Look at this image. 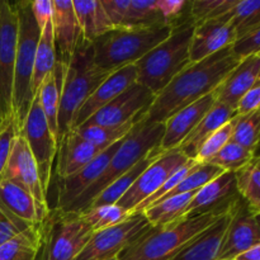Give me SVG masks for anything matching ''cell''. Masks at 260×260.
<instances>
[{
	"instance_id": "1",
	"label": "cell",
	"mask_w": 260,
	"mask_h": 260,
	"mask_svg": "<svg viewBox=\"0 0 260 260\" xmlns=\"http://www.w3.org/2000/svg\"><path fill=\"white\" fill-rule=\"evenodd\" d=\"M240 61L230 46L200 62L190 63L155 96L142 118L150 123H165L180 109L213 93Z\"/></svg>"
},
{
	"instance_id": "2",
	"label": "cell",
	"mask_w": 260,
	"mask_h": 260,
	"mask_svg": "<svg viewBox=\"0 0 260 260\" xmlns=\"http://www.w3.org/2000/svg\"><path fill=\"white\" fill-rule=\"evenodd\" d=\"M112 74V71L98 68L94 63L93 43L80 37L63 74L57 116V146L61 139L73 128L74 118L79 109Z\"/></svg>"
},
{
	"instance_id": "3",
	"label": "cell",
	"mask_w": 260,
	"mask_h": 260,
	"mask_svg": "<svg viewBox=\"0 0 260 260\" xmlns=\"http://www.w3.org/2000/svg\"><path fill=\"white\" fill-rule=\"evenodd\" d=\"M164 123H150L144 118L140 119L128 135L122 139L121 145L113 154L103 174L66 210V212L81 213L88 210L91 202L109 184L132 169L151 150L160 146L164 136Z\"/></svg>"
},
{
	"instance_id": "4",
	"label": "cell",
	"mask_w": 260,
	"mask_h": 260,
	"mask_svg": "<svg viewBox=\"0 0 260 260\" xmlns=\"http://www.w3.org/2000/svg\"><path fill=\"white\" fill-rule=\"evenodd\" d=\"M194 32L192 20L175 25L172 35L135 63L136 83L155 95L190 65V41Z\"/></svg>"
},
{
	"instance_id": "5",
	"label": "cell",
	"mask_w": 260,
	"mask_h": 260,
	"mask_svg": "<svg viewBox=\"0 0 260 260\" xmlns=\"http://www.w3.org/2000/svg\"><path fill=\"white\" fill-rule=\"evenodd\" d=\"M174 27L164 23L147 28H114L93 42L94 63L112 73L135 65L167 40Z\"/></svg>"
},
{
	"instance_id": "6",
	"label": "cell",
	"mask_w": 260,
	"mask_h": 260,
	"mask_svg": "<svg viewBox=\"0 0 260 260\" xmlns=\"http://www.w3.org/2000/svg\"><path fill=\"white\" fill-rule=\"evenodd\" d=\"M220 216H184L169 225L154 228L124 249L118 260H173L194 236Z\"/></svg>"
},
{
	"instance_id": "7",
	"label": "cell",
	"mask_w": 260,
	"mask_h": 260,
	"mask_svg": "<svg viewBox=\"0 0 260 260\" xmlns=\"http://www.w3.org/2000/svg\"><path fill=\"white\" fill-rule=\"evenodd\" d=\"M15 5L18 13V43L13 80L12 118L20 129L35 98L32 76L36 51L42 30L33 17L30 2H19Z\"/></svg>"
},
{
	"instance_id": "8",
	"label": "cell",
	"mask_w": 260,
	"mask_h": 260,
	"mask_svg": "<svg viewBox=\"0 0 260 260\" xmlns=\"http://www.w3.org/2000/svg\"><path fill=\"white\" fill-rule=\"evenodd\" d=\"M47 221L41 260H75L94 234L80 213L53 210Z\"/></svg>"
},
{
	"instance_id": "9",
	"label": "cell",
	"mask_w": 260,
	"mask_h": 260,
	"mask_svg": "<svg viewBox=\"0 0 260 260\" xmlns=\"http://www.w3.org/2000/svg\"><path fill=\"white\" fill-rule=\"evenodd\" d=\"M151 229L144 213H131L112 228L96 231L75 260H107L117 258L124 249Z\"/></svg>"
},
{
	"instance_id": "10",
	"label": "cell",
	"mask_w": 260,
	"mask_h": 260,
	"mask_svg": "<svg viewBox=\"0 0 260 260\" xmlns=\"http://www.w3.org/2000/svg\"><path fill=\"white\" fill-rule=\"evenodd\" d=\"M19 135L25 140L35 157L41 184L47 193L52 165L57 154V141L48 127L37 95L33 98L29 112L19 129Z\"/></svg>"
},
{
	"instance_id": "11",
	"label": "cell",
	"mask_w": 260,
	"mask_h": 260,
	"mask_svg": "<svg viewBox=\"0 0 260 260\" xmlns=\"http://www.w3.org/2000/svg\"><path fill=\"white\" fill-rule=\"evenodd\" d=\"M18 43V13L15 3L0 0V109L12 118L13 80Z\"/></svg>"
},
{
	"instance_id": "12",
	"label": "cell",
	"mask_w": 260,
	"mask_h": 260,
	"mask_svg": "<svg viewBox=\"0 0 260 260\" xmlns=\"http://www.w3.org/2000/svg\"><path fill=\"white\" fill-rule=\"evenodd\" d=\"M188 160L189 159L179 149L164 152L159 159L145 169V172L137 178L136 182L116 205L131 215L142 202L155 194L169 179L170 175L177 172Z\"/></svg>"
},
{
	"instance_id": "13",
	"label": "cell",
	"mask_w": 260,
	"mask_h": 260,
	"mask_svg": "<svg viewBox=\"0 0 260 260\" xmlns=\"http://www.w3.org/2000/svg\"><path fill=\"white\" fill-rule=\"evenodd\" d=\"M243 201L239 194L236 175L233 172H223L216 179L201 188L185 208L184 216L215 215L222 216L231 212Z\"/></svg>"
},
{
	"instance_id": "14",
	"label": "cell",
	"mask_w": 260,
	"mask_h": 260,
	"mask_svg": "<svg viewBox=\"0 0 260 260\" xmlns=\"http://www.w3.org/2000/svg\"><path fill=\"white\" fill-rule=\"evenodd\" d=\"M155 94L139 83L117 96L114 101L96 112L83 126L116 127L145 116L147 109L155 101Z\"/></svg>"
},
{
	"instance_id": "15",
	"label": "cell",
	"mask_w": 260,
	"mask_h": 260,
	"mask_svg": "<svg viewBox=\"0 0 260 260\" xmlns=\"http://www.w3.org/2000/svg\"><path fill=\"white\" fill-rule=\"evenodd\" d=\"M0 211L20 233L42 225L50 213L47 206L38 203L32 194L10 180L0 182Z\"/></svg>"
},
{
	"instance_id": "16",
	"label": "cell",
	"mask_w": 260,
	"mask_h": 260,
	"mask_svg": "<svg viewBox=\"0 0 260 260\" xmlns=\"http://www.w3.org/2000/svg\"><path fill=\"white\" fill-rule=\"evenodd\" d=\"M260 243V231L244 200L233 211L217 260H235L254 245Z\"/></svg>"
},
{
	"instance_id": "17",
	"label": "cell",
	"mask_w": 260,
	"mask_h": 260,
	"mask_svg": "<svg viewBox=\"0 0 260 260\" xmlns=\"http://www.w3.org/2000/svg\"><path fill=\"white\" fill-rule=\"evenodd\" d=\"M3 180H10L20 185L23 189L32 194L38 203L47 206L46 192L41 184L36 160L28 147V144L20 135H18L13 145Z\"/></svg>"
},
{
	"instance_id": "18",
	"label": "cell",
	"mask_w": 260,
	"mask_h": 260,
	"mask_svg": "<svg viewBox=\"0 0 260 260\" xmlns=\"http://www.w3.org/2000/svg\"><path fill=\"white\" fill-rule=\"evenodd\" d=\"M229 13L216 19L194 24L190 41V62H200L236 42L238 37L229 20Z\"/></svg>"
},
{
	"instance_id": "19",
	"label": "cell",
	"mask_w": 260,
	"mask_h": 260,
	"mask_svg": "<svg viewBox=\"0 0 260 260\" xmlns=\"http://www.w3.org/2000/svg\"><path fill=\"white\" fill-rule=\"evenodd\" d=\"M122 140L117 141L116 144L111 145L108 149L104 150L96 159L85 168L79 170L75 174L68 178L60 179L57 192V202H56L55 210L66 211L89 187L98 180V178L103 174L106 168L108 167L112 156L121 145Z\"/></svg>"
},
{
	"instance_id": "20",
	"label": "cell",
	"mask_w": 260,
	"mask_h": 260,
	"mask_svg": "<svg viewBox=\"0 0 260 260\" xmlns=\"http://www.w3.org/2000/svg\"><path fill=\"white\" fill-rule=\"evenodd\" d=\"M136 80L137 73L135 65L124 66V68L114 71L106 81L101 84V86L89 96L88 101L79 109L75 118H74L71 129H76L83 126L96 112L101 111L103 107H106L107 104L114 101L117 96L121 95L126 89L134 85Z\"/></svg>"
},
{
	"instance_id": "21",
	"label": "cell",
	"mask_w": 260,
	"mask_h": 260,
	"mask_svg": "<svg viewBox=\"0 0 260 260\" xmlns=\"http://www.w3.org/2000/svg\"><path fill=\"white\" fill-rule=\"evenodd\" d=\"M52 29L56 60L68 66L81 37L73 0H52Z\"/></svg>"
},
{
	"instance_id": "22",
	"label": "cell",
	"mask_w": 260,
	"mask_h": 260,
	"mask_svg": "<svg viewBox=\"0 0 260 260\" xmlns=\"http://www.w3.org/2000/svg\"><path fill=\"white\" fill-rule=\"evenodd\" d=\"M213 104L215 96L213 93H211L170 117L164 123V136L160 142V149L165 152L178 149L188 135L202 121L203 117L211 111Z\"/></svg>"
},
{
	"instance_id": "23",
	"label": "cell",
	"mask_w": 260,
	"mask_h": 260,
	"mask_svg": "<svg viewBox=\"0 0 260 260\" xmlns=\"http://www.w3.org/2000/svg\"><path fill=\"white\" fill-rule=\"evenodd\" d=\"M260 71V56L251 55L243 58L239 65L229 74L225 80L215 89L216 103L225 104L235 109L240 99L258 83Z\"/></svg>"
},
{
	"instance_id": "24",
	"label": "cell",
	"mask_w": 260,
	"mask_h": 260,
	"mask_svg": "<svg viewBox=\"0 0 260 260\" xmlns=\"http://www.w3.org/2000/svg\"><path fill=\"white\" fill-rule=\"evenodd\" d=\"M104 150V147L85 141L71 129L58 142L56 174L60 179L75 174L96 159Z\"/></svg>"
},
{
	"instance_id": "25",
	"label": "cell",
	"mask_w": 260,
	"mask_h": 260,
	"mask_svg": "<svg viewBox=\"0 0 260 260\" xmlns=\"http://www.w3.org/2000/svg\"><path fill=\"white\" fill-rule=\"evenodd\" d=\"M233 211L216 218L208 228L194 236L173 260H217Z\"/></svg>"
},
{
	"instance_id": "26",
	"label": "cell",
	"mask_w": 260,
	"mask_h": 260,
	"mask_svg": "<svg viewBox=\"0 0 260 260\" xmlns=\"http://www.w3.org/2000/svg\"><path fill=\"white\" fill-rule=\"evenodd\" d=\"M238 116V112L225 104L216 103L211 108V111L202 118V121L197 124L194 129L188 135L187 139L183 141L178 149L188 157L196 160L198 150L202 146L203 142L208 139L217 129L225 126L230 121H233Z\"/></svg>"
},
{
	"instance_id": "27",
	"label": "cell",
	"mask_w": 260,
	"mask_h": 260,
	"mask_svg": "<svg viewBox=\"0 0 260 260\" xmlns=\"http://www.w3.org/2000/svg\"><path fill=\"white\" fill-rule=\"evenodd\" d=\"M74 10L80 28L81 37L88 42L93 43L99 37L114 29L113 24L109 20L101 0H88L79 2L73 0Z\"/></svg>"
},
{
	"instance_id": "28",
	"label": "cell",
	"mask_w": 260,
	"mask_h": 260,
	"mask_svg": "<svg viewBox=\"0 0 260 260\" xmlns=\"http://www.w3.org/2000/svg\"><path fill=\"white\" fill-rule=\"evenodd\" d=\"M65 69V65L56 62L52 73L43 80L37 94H36L38 96V101H40L41 108H42L43 114H45L48 127H50L51 132L55 136L56 141H58L57 116L58 107H60L61 86H62Z\"/></svg>"
},
{
	"instance_id": "29",
	"label": "cell",
	"mask_w": 260,
	"mask_h": 260,
	"mask_svg": "<svg viewBox=\"0 0 260 260\" xmlns=\"http://www.w3.org/2000/svg\"><path fill=\"white\" fill-rule=\"evenodd\" d=\"M164 152L165 151H162V150L160 149V146L151 150V151H150L144 159L140 160L132 169H129L128 172L124 173L123 175H121L118 179L114 180L112 184H109L108 187H107L106 189L91 202L89 208L98 207V206L116 205V203L126 194V192L132 187V184L136 182L137 178L145 172V169H146L149 165H151L155 160L159 159Z\"/></svg>"
},
{
	"instance_id": "30",
	"label": "cell",
	"mask_w": 260,
	"mask_h": 260,
	"mask_svg": "<svg viewBox=\"0 0 260 260\" xmlns=\"http://www.w3.org/2000/svg\"><path fill=\"white\" fill-rule=\"evenodd\" d=\"M43 223L27 229L0 245V260H36L42 248Z\"/></svg>"
},
{
	"instance_id": "31",
	"label": "cell",
	"mask_w": 260,
	"mask_h": 260,
	"mask_svg": "<svg viewBox=\"0 0 260 260\" xmlns=\"http://www.w3.org/2000/svg\"><path fill=\"white\" fill-rule=\"evenodd\" d=\"M56 62L55 42H53V29L52 20L45 25L41 32L40 41H38L37 51L35 57V68H33L32 76V93L36 95L40 89L41 84L46 78L52 73Z\"/></svg>"
},
{
	"instance_id": "32",
	"label": "cell",
	"mask_w": 260,
	"mask_h": 260,
	"mask_svg": "<svg viewBox=\"0 0 260 260\" xmlns=\"http://www.w3.org/2000/svg\"><path fill=\"white\" fill-rule=\"evenodd\" d=\"M196 193L197 192L184 193V194L165 198V200L147 207L142 213L146 216L150 225L154 228L169 225L183 217L185 208L189 206Z\"/></svg>"
},
{
	"instance_id": "33",
	"label": "cell",
	"mask_w": 260,
	"mask_h": 260,
	"mask_svg": "<svg viewBox=\"0 0 260 260\" xmlns=\"http://www.w3.org/2000/svg\"><path fill=\"white\" fill-rule=\"evenodd\" d=\"M239 194L253 213L260 212V155L235 173Z\"/></svg>"
},
{
	"instance_id": "34",
	"label": "cell",
	"mask_w": 260,
	"mask_h": 260,
	"mask_svg": "<svg viewBox=\"0 0 260 260\" xmlns=\"http://www.w3.org/2000/svg\"><path fill=\"white\" fill-rule=\"evenodd\" d=\"M164 23L167 22L157 9V0H129L121 28H147Z\"/></svg>"
},
{
	"instance_id": "35",
	"label": "cell",
	"mask_w": 260,
	"mask_h": 260,
	"mask_svg": "<svg viewBox=\"0 0 260 260\" xmlns=\"http://www.w3.org/2000/svg\"><path fill=\"white\" fill-rule=\"evenodd\" d=\"M144 116L139 117L136 119L127 122V123L121 124L116 127H106V126H81L79 128L74 129L81 139L90 144L96 145L107 149L111 145L116 144L117 141L123 139L124 136L128 135V132L134 128L135 124L140 121Z\"/></svg>"
},
{
	"instance_id": "36",
	"label": "cell",
	"mask_w": 260,
	"mask_h": 260,
	"mask_svg": "<svg viewBox=\"0 0 260 260\" xmlns=\"http://www.w3.org/2000/svg\"><path fill=\"white\" fill-rule=\"evenodd\" d=\"M229 20L238 40L253 32L260 27V0H238L229 13Z\"/></svg>"
},
{
	"instance_id": "37",
	"label": "cell",
	"mask_w": 260,
	"mask_h": 260,
	"mask_svg": "<svg viewBox=\"0 0 260 260\" xmlns=\"http://www.w3.org/2000/svg\"><path fill=\"white\" fill-rule=\"evenodd\" d=\"M222 173L223 170L221 169V168L210 164V162H197V164L193 167V169L189 172V174H188L187 177H185L184 179L172 190V192L168 193L162 200L173 197V196L184 194V193L198 192L201 188H203L206 184L212 182L213 179H216V178H217L218 175L222 174Z\"/></svg>"
},
{
	"instance_id": "38",
	"label": "cell",
	"mask_w": 260,
	"mask_h": 260,
	"mask_svg": "<svg viewBox=\"0 0 260 260\" xmlns=\"http://www.w3.org/2000/svg\"><path fill=\"white\" fill-rule=\"evenodd\" d=\"M231 141L256 154L260 145V111L236 116Z\"/></svg>"
},
{
	"instance_id": "39",
	"label": "cell",
	"mask_w": 260,
	"mask_h": 260,
	"mask_svg": "<svg viewBox=\"0 0 260 260\" xmlns=\"http://www.w3.org/2000/svg\"><path fill=\"white\" fill-rule=\"evenodd\" d=\"M80 215L83 216L84 221L88 223L91 231L96 233V231L118 225L128 217L129 213L126 212L122 207H119L118 205H107L88 208Z\"/></svg>"
},
{
	"instance_id": "40",
	"label": "cell",
	"mask_w": 260,
	"mask_h": 260,
	"mask_svg": "<svg viewBox=\"0 0 260 260\" xmlns=\"http://www.w3.org/2000/svg\"><path fill=\"white\" fill-rule=\"evenodd\" d=\"M254 156H255V152L249 151V150L244 149L240 145L230 141L229 144H226V146L220 152H217L207 162L221 168L223 172L236 173L241 168L245 167L248 162H250V160Z\"/></svg>"
},
{
	"instance_id": "41",
	"label": "cell",
	"mask_w": 260,
	"mask_h": 260,
	"mask_svg": "<svg viewBox=\"0 0 260 260\" xmlns=\"http://www.w3.org/2000/svg\"><path fill=\"white\" fill-rule=\"evenodd\" d=\"M238 0H196L190 3V18L194 24L216 19L231 12Z\"/></svg>"
},
{
	"instance_id": "42",
	"label": "cell",
	"mask_w": 260,
	"mask_h": 260,
	"mask_svg": "<svg viewBox=\"0 0 260 260\" xmlns=\"http://www.w3.org/2000/svg\"><path fill=\"white\" fill-rule=\"evenodd\" d=\"M236 118V117H235ZM235 118L226 123L225 126L221 127L220 129L211 135L207 140L202 144V146L198 150V154L196 156V161L198 162H207L215 156L217 152H220L226 144L231 141L234 132V126H235Z\"/></svg>"
},
{
	"instance_id": "43",
	"label": "cell",
	"mask_w": 260,
	"mask_h": 260,
	"mask_svg": "<svg viewBox=\"0 0 260 260\" xmlns=\"http://www.w3.org/2000/svg\"><path fill=\"white\" fill-rule=\"evenodd\" d=\"M18 135H19V128L14 119H7L4 126L0 128V182L4 179L5 168H7L13 145Z\"/></svg>"
},
{
	"instance_id": "44",
	"label": "cell",
	"mask_w": 260,
	"mask_h": 260,
	"mask_svg": "<svg viewBox=\"0 0 260 260\" xmlns=\"http://www.w3.org/2000/svg\"><path fill=\"white\" fill-rule=\"evenodd\" d=\"M233 52L240 60L251 55H260V27L239 38L233 45Z\"/></svg>"
},
{
	"instance_id": "45",
	"label": "cell",
	"mask_w": 260,
	"mask_h": 260,
	"mask_svg": "<svg viewBox=\"0 0 260 260\" xmlns=\"http://www.w3.org/2000/svg\"><path fill=\"white\" fill-rule=\"evenodd\" d=\"M114 28H121L129 7V0H101Z\"/></svg>"
},
{
	"instance_id": "46",
	"label": "cell",
	"mask_w": 260,
	"mask_h": 260,
	"mask_svg": "<svg viewBox=\"0 0 260 260\" xmlns=\"http://www.w3.org/2000/svg\"><path fill=\"white\" fill-rule=\"evenodd\" d=\"M260 108V80L258 83L240 99L238 107H236V112L238 116H244V114H249L251 112L258 111Z\"/></svg>"
},
{
	"instance_id": "47",
	"label": "cell",
	"mask_w": 260,
	"mask_h": 260,
	"mask_svg": "<svg viewBox=\"0 0 260 260\" xmlns=\"http://www.w3.org/2000/svg\"><path fill=\"white\" fill-rule=\"evenodd\" d=\"M187 4L184 0H157V9L165 22L174 24L173 22L182 14Z\"/></svg>"
},
{
	"instance_id": "48",
	"label": "cell",
	"mask_w": 260,
	"mask_h": 260,
	"mask_svg": "<svg viewBox=\"0 0 260 260\" xmlns=\"http://www.w3.org/2000/svg\"><path fill=\"white\" fill-rule=\"evenodd\" d=\"M30 9H32L33 17H35L41 30L45 28V25L48 22L52 20V0H36V2H30Z\"/></svg>"
},
{
	"instance_id": "49",
	"label": "cell",
	"mask_w": 260,
	"mask_h": 260,
	"mask_svg": "<svg viewBox=\"0 0 260 260\" xmlns=\"http://www.w3.org/2000/svg\"><path fill=\"white\" fill-rule=\"evenodd\" d=\"M20 231L15 228L14 223L0 211V245L7 243L15 235H18Z\"/></svg>"
},
{
	"instance_id": "50",
	"label": "cell",
	"mask_w": 260,
	"mask_h": 260,
	"mask_svg": "<svg viewBox=\"0 0 260 260\" xmlns=\"http://www.w3.org/2000/svg\"><path fill=\"white\" fill-rule=\"evenodd\" d=\"M235 260H260V243L239 255Z\"/></svg>"
},
{
	"instance_id": "51",
	"label": "cell",
	"mask_w": 260,
	"mask_h": 260,
	"mask_svg": "<svg viewBox=\"0 0 260 260\" xmlns=\"http://www.w3.org/2000/svg\"><path fill=\"white\" fill-rule=\"evenodd\" d=\"M254 220H255L256 226H258V229L260 231V212L259 213H254Z\"/></svg>"
},
{
	"instance_id": "52",
	"label": "cell",
	"mask_w": 260,
	"mask_h": 260,
	"mask_svg": "<svg viewBox=\"0 0 260 260\" xmlns=\"http://www.w3.org/2000/svg\"><path fill=\"white\" fill-rule=\"evenodd\" d=\"M5 122H7V119L4 118V116H3V113H2V109H0V128H2V127L4 126Z\"/></svg>"
},
{
	"instance_id": "53",
	"label": "cell",
	"mask_w": 260,
	"mask_h": 260,
	"mask_svg": "<svg viewBox=\"0 0 260 260\" xmlns=\"http://www.w3.org/2000/svg\"><path fill=\"white\" fill-rule=\"evenodd\" d=\"M107 260H118L117 258H112V259H107Z\"/></svg>"
},
{
	"instance_id": "54",
	"label": "cell",
	"mask_w": 260,
	"mask_h": 260,
	"mask_svg": "<svg viewBox=\"0 0 260 260\" xmlns=\"http://www.w3.org/2000/svg\"><path fill=\"white\" fill-rule=\"evenodd\" d=\"M260 56V55H259ZM259 80H260V71H259Z\"/></svg>"
},
{
	"instance_id": "55",
	"label": "cell",
	"mask_w": 260,
	"mask_h": 260,
	"mask_svg": "<svg viewBox=\"0 0 260 260\" xmlns=\"http://www.w3.org/2000/svg\"><path fill=\"white\" fill-rule=\"evenodd\" d=\"M259 111H260V108H259Z\"/></svg>"
}]
</instances>
